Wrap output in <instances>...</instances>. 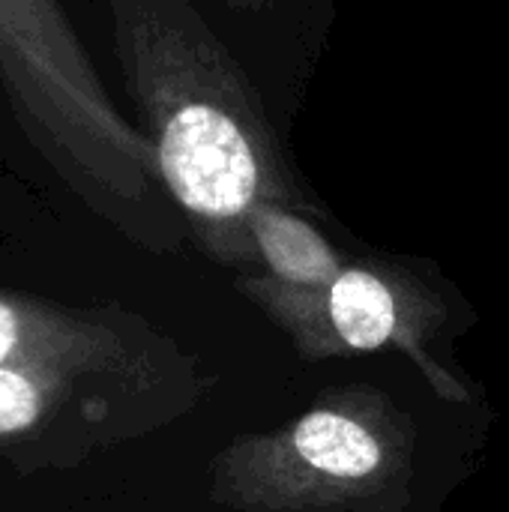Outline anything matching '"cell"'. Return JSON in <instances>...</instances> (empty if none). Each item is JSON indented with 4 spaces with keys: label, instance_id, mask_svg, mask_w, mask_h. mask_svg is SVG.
Returning a JSON list of instances; mask_svg holds the SVG:
<instances>
[{
    "label": "cell",
    "instance_id": "6da1fadb",
    "mask_svg": "<svg viewBox=\"0 0 509 512\" xmlns=\"http://www.w3.org/2000/svg\"><path fill=\"white\" fill-rule=\"evenodd\" d=\"M108 12L159 183L216 258L255 264L249 213L300 204L258 93L186 0H108Z\"/></svg>",
    "mask_w": 509,
    "mask_h": 512
},
{
    "label": "cell",
    "instance_id": "7a4b0ae2",
    "mask_svg": "<svg viewBox=\"0 0 509 512\" xmlns=\"http://www.w3.org/2000/svg\"><path fill=\"white\" fill-rule=\"evenodd\" d=\"M0 84L27 141L93 210L135 225L156 210V156L105 93L57 0H0Z\"/></svg>",
    "mask_w": 509,
    "mask_h": 512
},
{
    "label": "cell",
    "instance_id": "3957f363",
    "mask_svg": "<svg viewBox=\"0 0 509 512\" xmlns=\"http://www.w3.org/2000/svg\"><path fill=\"white\" fill-rule=\"evenodd\" d=\"M414 462V420L375 387H345L282 429L234 438L216 498L240 512H402Z\"/></svg>",
    "mask_w": 509,
    "mask_h": 512
},
{
    "label": "cell",
    "instance_id": "277c9868",
    "mask_svg": "<svg viewBox=\"0 0 509 512\" xmlns=\"http://www.w3.org/2000/svg\"><path fill=\"white\" fill-rule=\"evenodd\" d=\"M243 294L258 303L297 345L306 360L354 357L381 348H399L429 384L453 402L465 387L429 357L426 339L444 321L441 300L414 276L381 264H342L321 288H297L270 276L240 279Z\"/></svg>",
    "mask_w": 509,
    "mask_h": 512
},
{
    "label": "cell",
    "instance_id": "5b68a950",
    "mask_svg": "<svg viewBox=\"0 0 509 512\" xmlns=\"http://www.w3.org/2000/svg\"><path fill=\"white\" fill-rule=\"evenodd\" d=\"M249 237L267 276L297 288H321L339 270L342 258L327 237L291 204L264 201L249 213Z\"/></svg>",
    "mask_w": 509,
    "mask_h": 512
},
{
    "label": "cell",
    "instance_id": "8992f818",
    "mask_svg": "<svg viewBox=\"0 0 509 512\" xmlns=\"http://www.w3.org/2000/svg\"><path fill=\"white\" fill-rule=\"evenodd\" d=\"M36 393L27 378L18 372H0V432H15L33 423L36 417Z\"/></svg>",
    "mask_w": 509,
    "mask_h": 512
},
{
    "label": "cell",
    "instance_id": "52a82bcc",
    "mask_svg": "<svg viewBox=\"0 0 509 512\" xmlns=\"http://www.w3.org/2000/svg\"><path fill=\"white\" fill-rule=\"evenodd\" d=\"M18 327H21L18 312H15L6 300H0V360L15 348V342H18Z\"/></svg>",
    "mask_w": 509,
    "mask_h": 512
}]
</instances>
